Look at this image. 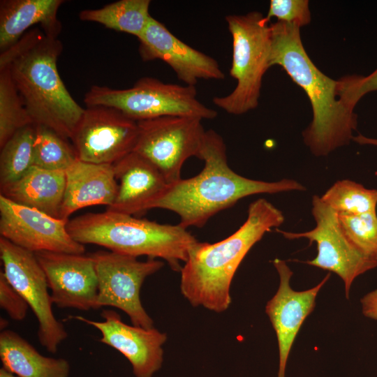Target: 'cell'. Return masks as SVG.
<instances>
[{"mask_svg":"<svg viewBox=\"0 0 377 377\" xmlns=\"http://www.w3.org/2000/svg\"><path fill=\"white\" fill-rule=\"evenodd\" d=\"M198 158L204 161L198 175L169 184L150 206L177 214L179 225L185 228L202 227L214 214L249 195L306 190L294 179L270 182L238 175L228 165L222 137L213 130L206 131Z\"/></svg>","mask_w":377,"mask_h":377,"instance_id":"obj_1","label":"cell"},{"mask_svg":"<svg viewBox=\"0 0 377 377\" xmlns=\"http://www.w3.org/2000/svg\"><path fill=\"white\" fill-rule=\"evenodd\" d=\"M62 50L58 38L46 35L39 27L34 28L1 52L0 68H9L35 125L71 139L84 108L73 99L59 74L57 63Z\"/></svg>","mask_w":377,"mask_h":377,"instance_id":"obj_2","label":"cell"},{"mask_svg":"<svg viewBox=\"0 0 377 377\" xmlns=\"http://www.w3.org/2000/svg\"><path fill=\"white\" fill-rule=\"evenodd\" d=\"M270 66H281L308 96L313 111L309 126L303 131L304 143L313 154L326 156L353 139L357 116L340 98L339 80L323 73L303 46L300 27L277 21L271 24Z\"/></svg>","mask_w":377,"mask_h":377,"instance_id":"obj_3","label":"cell"},{"mask_svg":"<svg viewBox=\"0 0 377 377\" xmlns=\"http://www.w3.org/2000/svg\"><path fill=\"white\" fill-rule=\"evenodd\" d=\"M285 218L264 198L251 202L245 222L229 237L216 243L197 242L180 270V290L194 307L216 313L231 303L230 286L239 266L251 249Z\"/></svg>","mask_w":377,"mask_h":377,"instance_id":"obj_4","label":"cell"},{"mask_svg":"<svg viewBox=\"0 0 377 377\" xmlns=\"http://www.w3.org/2000/svg\"><path fill=\"white\" fill-rule=\"evenodd\" d=\"M67 229L82 244H96L136 258H161L175 272H180V262L186 261L190 249L198 242L179 224H161L108 209L69 220Z\"/></svg>","mask_w":377,"mask_h":377,"instance_id":"obj_5","label":"cell"},{"mask_svg":"<svg viewBox=\"0 0 377 377\" xmlns=\"http://www.w3.org/2000/svg\"><path fill=\"white\" fill-rule=\"evenodd\" d=\"M226 21L232 39L230 75L237 85L230 94L214 97L213 102L229 114L240 115L258 105L263 77L271 67V24L256 11L228 15Z\"/></svg>","mask_w":377,"mask_h":377,"instance_id":"obj_6","label":"cell"},{"mask_svg":"<svg viewBox=\"0 0 377 377\" xmlns=\"http://www.w3.org/2000/svg\"><path fill=\"white\" fill-rule=\"evenodd\" d=\"M84 102L87 107L116 108L137 121L166 116L202 120L217 116L216 111L198 100L195 86L164 83L151 77H142L126 89L93 85L85 94Z\"/></svg>","mask_w":377,"mask_h":377,"instance_id":"obj_7","label":"cell"},{"mask_svg":"<svg viewBox=\"0 0 377 377\" xmlns=\"http://www.w3.org/2000/svg\"><path fill=\"white\" fill-rule=\"evenodd\" d=\"M90 255L98 279L96 309L115 307L128 315L132 325L153 327L154 321L141 303L140 292L145 279L161 269L164 263L153 258L140 261L136 257L111 251Z\"/></svg>","mask_w":377,"mask_h":377,"instance_id":"obj_8","label":"cell"},{"mask_svg":"<svg viewBox=\"0 0 377 377\" xmlns=\"http://www.w3.org/2000/svg\"><path fill=\"white\" fill-rule=\"evenodd\" d=\"M202 119L166 116L138 121L133 151L152 163L168 184L182 179L181 170L190 157L198 158L206 133Z\"/></svg>","mask_w":377,"mask_h":377,"instance_id":"obj_9","label":"cell"},{"mask_svg":"<svg viewBox=\"0 0 377 377\" xmlns=\"http://www.w3.org/2000/svg\"><path fill=\"white\" fill-rule=\"evenodd\" d=\"M311 213L316 221L313 229L304 232L275 230L285 238H306L309 244L316 242V256L304 263L337 274L343 281L347 299L353 281L360 275L377 267L374 260L356 247L346 235L339 214L324 203L320 197L313 195Z\"/></svg>","mask_w":377,"mask_h":377,"instance_id":"obj_10","label":"cell"},{"mask_svg":"<svg viewBox=\"0 0 377 377\" xmlns=\"http://www.w3.org/2000/svg\"><path fill=\"white\" fill-rule=\"evenodd\" d=\"M0 258L3 274L38 320L39 343L48 352L57 353L68 332L54 315L47 279L35 253L1 237Z\"/></svg>","mask_w":377,"mask_h":377,"instance_id":"obj_11","label":"cell"},{"mask_svg":"<svg viewBox=\"0 0 377 377\" xmlns=\"http://www.w3.org/2000/svg\"><path fill=\"white\" fill-rule=\"evenodd\" d=\"M139 133L137 121L104 105L89 106L71 140L80 161L113 165L133 151Z\"/></svg>","mask_w":377,"mask_h":377,"instance_id":"obj_12","label":"cell"},{"mask_svg":"<svg viewBox=\"0 0 377 377\" xmlns=\"http://www.w3.org/2000/svg\"><path fill=\"white\" fill-rule=\"evenodd\" d=\"M67 223L0 194L1 237L27 251L83 254L84 244L71 237Z\"/></svg>","mask_w":377,"mask_h":377,"instance_id":"obj_13","label":"cell"},{"mask_svg":"<svg viewBox=\"0 0 377 377\" xmlns=\"http://www.w3.org/2000/svg\"><path fill=\"white\" fill-rule=\"evenodd\" d=\"M34 253L45 274L53 304L59 308L96 309L98 279L91 255Z\"/></svg>","mask_w":377,"mask_h":377,"instance_id":"obj_14","label":"cell"},{"mask_svg":"<svg viewBox=\"0 0 377 377\" xmlns=\"http://www.w3.org/2000/svg\"><path fill=\"white\" fill-rule=\"evenodd\" d=\"M101 316L102 321L81 316L70 318L98 330L100 341L121 353L130 362L135 377H152L161 368L167 334L154 327L147 329L128 325L111 309H104Z\"/></svg>","mask_w":377,"mask_h":377,"instance_id":"obj_15","label":"cell"},{"mask_svg":"<svg viewBox=\"0 0 377 377\" xmlns=\"http://www.w3.org/2000/svg\"><path fill=\"white\" fill-rule=\"evenodd\" d=\"M272 263L279 276L275 295L267 302L265 312L276 332L279 348L277 377H285L288 359L299 330L306 317L313 311L316 298L330 279V273L314 287L296 291L290 286L293 272L285 260L275 258Z\"/></svg>","mask_w":377,"mask_h":377,"instance_id":"obj_16","label":"cell"},{"mask_svg":"<svg viewBox=\"0 0 377 377\" xmlns=\"http://www.w3.org/2000/svg\"><path fill=\"white\" fill-rule=\"evenodd\" d=\"M138 39V51L143 61H163L186 85L195 86L199 80L225 77L216 59L179 40L152 17Z\"/></svg>","mask_w":377,"mask_h":377,"instance_id":"obj_17","label":"cell"},{"mask_svg":"<svg viewBox=\"0 0 377 377\" xmlns=\"http://www.w3.org/2000/svg\"><path fill=\"white\" fill-rule=\"evenodd\" d=\"M113 168L119 183L108 210L131 215L142 213L150 209L169 184L152 163L135 151L114 163Z\"/></svg>","mask_w":377,"mask_h":377,"instance_id":"obj_18","label":"cell"},{"mask_svg":"<svg viewBox=\"0 0 377 377\" xmlns=\"http://www.w3.org/2000/svg\"><path fill=\"white\" fill-rule=\"evenodd\" d=\"M66 184L60 219L93 205H112L119 188L113 165L76 160L65 171Z\"/></svg>","mask_w":377,"mask_h":377,"instance_id":"obj_19","label":"cell"},{"mask_svg":"<svg viewBox=\"0 0 377 377\" xmlns=\"http://www.w3.org/2000/svg\"><path fill=\"white\" fill-rule=\"evenodd\" d=\"M63 0H1L0 50L14 45L33 25L38 24L49 36L58 38L61 24L57 12Z\"/></svg>","mask_w":377,"mask_h":377,"instance_id":"obj_20","label":"cell"},{"mask_svg":"<svg viewBox=\"0 0 377 377\" xmlns=\"http://www.w3.org/2000/svg\"><path fill=\"white\" fill-rule=\"evenodd\" d=\"M65 184L64 171L34 165L20 179L1 188V194L15 203L60 219Z\"/></svg>","mask_w":377,"mask_h":377,"instance_id":"obj_21","label":"cell"},{"mask_svg":"<svg viewBox=\"0 0 377 377\" xmlns=\"http://www.w3.org/2000/svg\"><path fill=\"white\" fill-rule=\"evenodd\" d=\"M0 359L3 367L18 377H68L71 371L66 360L41 355L8 329L0 334Z\"/></svg>","mask_w":377,"mask_h":377,"instance_id":"obj_22","label":"cell"},{"mask_svg":"<svg viewBox=\"0 0 377 377\" xmlns=\"http://www.w3.org/2000/svg\"><path fill=\"white\" fill-rule=\"evenodd\" d=\"M150 0H119L96 9H85L79 14L82 21L99 23L105 27L140 37L151 16Z\"/></svg>","mask_w":377,"mask_h":377,"instance_id":"obj_23","label":"cell"},{"mask_svg":"<svg viewBox=\"0 0 377 377\" xmlns=\"http://www.w3.org/2000/svg\"><path fill=\"white\" fill-rule=\"evenodd\" d=\"M35 134V124L29 125L17 131L1 147V188L16 182L34 166Z\"/></svg>","mask_w":377,"mask_h":377,"instance_id":"obj_24","label":"cell"},{"mask_svg":"<svg viewBox=\"0 0 377 377\" xmlns=\"http://www.w3.org/2000/svg\"><path fill=\"white\" fill-rule=\"evenodd\" d=\"M320 199L339 214L360 215L376 212L377 189L367 188L348 179L336 182Z\"/></svg>","mask_w":377,"mask_h":377,"instance_id":"obj_25","label":"cell"},{"mask_svg":"<svg viewBox=\"0 0 377 377\" xmlns=\"http://www.w3.org/2000/svg\"><path fill=\"white\" fill-rule=\"evenodd\" d=\"M34 124L13 82L9 68H0V147L20 129Z\"/></svg>","mask_w":377,"mask_h":377,"instance_id":"obj_26","label":"cell"},{"mask_svg":"<svg viewBox=\"0 0 377 377\" xmlns=\"http://www.w3.org/2000/svg\"><path fill=\"white\" fill-rule=\"evenodd\" d=\"M34 165L48 170L65 171L77 156L73 145L54 131L35 125Z\"/></svg>","mask_w":377,"mask_h":377,"instance_id":"obj_27","label":"cell"},{"mask_svg":"<svg viewBox=\"0 0 377 377\" xmlns=\"http://www.w3.org/2000/svg\"><path fill=\"white\" fill-rule=\"evenodd\" d=\"M339 218L350 241L364 254L377 260L376 212L360 215L339 214Z\"/></svg>","mask_w":377,"mask_h":377,"instance_id":"obj_28","label":"cell"},{"mask_svg":"<svg viewBox=\"0 0 377 377\" xmlns=\"http://www.w3.org/2000/svg\"><path fill=\"white\" fill-rule=\"evenodd\" d=\"M377 91V68L367 76L347 75L339 80V95L351 109L366 94Z\"/></svg>","mask_w":377,"mask_h":377,"instance_id":"obj_29","label":"cell"},{"mask_svg":"<svg viewBox=\"0 0 377 377\" xmlns=\"http://www.w3.org/2000/svg\"><path fill=\"white\" fill-rule=\"evenodd\" d=\"M275 17L277 21L294 24L300 27L311 22L308 0H271L266 16Z\"/></svg>","mask_w":377,"mask_h":377,"instance_id":"obj_30","label":"cell"},{"mask_svg":"<svg viewBox=\"0 0 377 377\" xmlns=\"http://www.w3.org/2000/svg\"><path fill=\"white\" fill-rule=\"evenodd\" d=\"M0 306L13 320L20 321L27 314L28 304L0 272Z\"/></svg>","mask_w":377,"mask_h":377,"instance_id":"obj_31","label":"cell"},{"mask_svg":"<svg viewBox=\"0 0 377 377\" xmlns=\"http://www.w3.org/2000/svg\"><path fill=\"white\" fill-rule=\"evenodd\" d=\"M360 302L363 315L377 320V289L363 296Z\"/></svg>","mask_w":377,"mask_h":377,"instance_id":"obj_32","label":"cell"},{"mask_svg":"<svg viewBox=\"0 0 377 377\" xmlns=\"http://www.w3.org/2000/svg\"><path fill=\"white\" fill-rule=\"evenodd\" d=\"M353 140L361 145H373L377 146V139L367 138L361 134L353 137Z\"/></svg>","mask_w":377,"mask_h":377,"instance_id":"obj_33","label":"cell"},{"mask_svg":"<svg viewBox=\"0 0 377 377\" xmlns=\"http://www.w3.org/2000/svg\"><path fill=\"white\" fill-rule=\"evenodd\" d=\"M0 377H18L3 367L0 369Z\"/></svg>","mask_w":377,"mask_h":377,"instance_id":"obj_34","label":"cell"},{"mask_svg":"<svg viewBox=\"0 0 377 377\" xmlns=\"http://www.w3.org/2000/svg\"><path fill=\"white\" fill-rule=\"evenodd\" d=\"M8 325V321L5 318H1V319H0V327H1V330L2 331L5 330H7L6 327H7Z\"/></svg>","mask_w":377,"mask_h":377,"instance_id":"obj_35","label":"cell"}]
</instances>
